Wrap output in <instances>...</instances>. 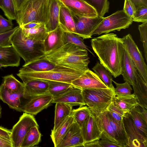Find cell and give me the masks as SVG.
Masks as SVG:
<instances>
[{
    "mask_svg": "<svg viewBox=\"0 0 147 147\" xmlns=\"http://www.w3.org/2000/svg\"><path fill=\"white\" fill-rule=\"evenodd\" d=\"M72 14L75 24L76 34L83 39L92 38V33L104 18L98 16L94 18H89L80 16L73 13Z\"/></svg>",
    "mask_w": 147,
    "mask_h": 147,
    "instance_id": "8fae6325",
    "label": "cell"
},
{
    "mask_svg": "<svg viewBox=\"0 0 147 147\" xmlns=\"http://www.w3.org/2000/svg\"><path fill=\"white\" fill-rule=\"evenodd\" d=\"M74 121L73 117L71 115L64 120L55 131H51L50 137L55 147H57Z\"/></svg>",
    "mask_w": 147,
    "mask_h": 147,
    "instance_id": "f546056e",
    "label": "cell"
},
{
    "mask_svg": "<svg viewBox=\"0 0 147 147\" xmlns=\"http://www.w3.org/2000/svg\"><path fill=\"white\" fill-rule=\"evenodd\" d=\"M24 85L23 98L26 99L49 94V83L47 80L30 79L22 80Z\"/></svg>",
    "mask_w": 147,
    "mask_h": 147,
    "instance_id": "2e32d148",
    "label": "cell"
},
{
    "mask_svg": "<svg viewBox=\"0 0 147 147\" xmlns=\"http://www.w3.org/2000/svg\"><path fill=\"white\" fill-rule=\"evenodd\" d=\"M133 22V19L127 15L123 10H119L104 18L93 31L91 35L107 34L115 30L120 31L128 28Z\"/></svg>",
    "mask_w": 147,
    "mask_h": 147,
    "instance_id": "8992f818",
    "label": "cell"
},
{
    "mask_svg": "<svg viewBox=\"0 0 147 147\" xmlns=\"http://www.w3.org/2000/svg\"><path fill=\"white\" fill-rule=\"evenodd\" d=\"M11 130L0 126V138L11 142Z\"/></svg>",
    "mask_w": 147,
    "mask_h": 147,
    "instance_id": "f907efd6",
    "label": "cell"
},
{
    "mask_svg": "<svg viewBox=\"0 0 147 147\" xmlns=\"http://www.w3.org/2000/svg\"><path fill=\"white\" fill-rule=\"evenodd\" d=\"M0 147H13L11 142L0 138Z\"/></svg>",
    "mask_w": 147,
    "mask_h": 147,
    "instance_id": "f5cc1de1",
    "label": "cell"
},
{
    "mask_svg": "<svg viewBox=\"0 0 147 147\" xmlns=\"http://www.w3.org/2000/svg\"><path fill=\"white\" fill-rule=\"evenodd\" d=\"M71 84L73 86L81 90L108 88L98 76L89 69L74 80Z\"/></svg>",
    "mask_w": 147,
    "mask_h": 147,
    "instance_id": "7c38bea8",
    "label": "cell"
},
{
    "mask_svg": "<svg viewBox=\"0 0 147 147\" xmlns=\"http://www.w3.org/2000/svg\"><path fill=\"white\" fill-rule=\"evenodd\" d=\"M53 98L49 93L33 97L23 105L22 112L36 115L50 106Z\"/></svg>",
    "mask_w": 147,
    "mask_h": 147,
    "instance_id": "4fadbf2b",
    "label": "cell"
},
{
    "mask_svg": "<svg viewBox=\"0 0 147 147\" xmlns=\"http://www.w3.org/2000/svg\"><path fill=\"white\" fill-rule=\"evenodd\" d=\"M63 102L73 107L85 105L82 94V90L72 86L62 94L53 97L51 103Z\"/></svg>",
    "mask_w": 147,
    "mask_h": 147,
    "instance_id": "d6986e66",
    "label": "cell"
},
{
    "mask_svg": "<svg viewBox=\"0 0 147 147\" xmlns=\"http://www.w3.org/2000/svg\"><path fill=\"white\" fill-rule=\"evenodd\" d=\"M96 140L85 143L84 145V147H99L98 141Z\"/></svg>",
    "mask_w": 147,
    "mask_h": 147,
    "instance_id": "11a10c76",
    "label": "cell"
},
{
    "mask_svg": "<svg viewBox=\"0 0 147 147\" xmlns=\"http://www.w3.org/2000/svg\"><path fill=\"white\" fill-rule=\"evenodd\" d=\"M81 90L85 105L96 117L106 110L115 95L114 90L109 88Z\"/></svg>",
    "mask_w": 147,
    "mask_h": 147,
    "instance_id": "5b68a950",
    "label": "cell"
},
{
    "mask_svg": "<svg viewBox=\"0 0 147 147\" xmlns=\"http://www.w3.org/2000/svg\"><path fill=\"white\" fill-rule=\"evenodd\" d=\"M134 4L136 8L140 5L147 6V0H131Z\"/></svg>",
    "mask_w": 147,
    "mask_h": 147,
    "instance_id": "db71d44e",
    "label": "cell"
},
{
    "mask_svg": "<svg viewBox=\"0 0 147 147\" xmlns=\"http://www.w3.org/2000/svg\"><path fill=\"white\" fill-rule=\"evenodd\" d=\"M20 57L12 45L0 47V63L7 67H18Z\"/></svg>",
    "mask_w": 147,
    "mask_h": 147,
    "instance_id": "603a6c76",
    "label": "cell"
},
{
    "mask_svg": "<svg viewBox=\"0 0 147 147\" xmlns=\"http://www.w3.org/2000/svg\"><path fill=\"white\" fill-rule=\"evenodd\" d=\"M65 33L59 24L54 30L48 32L43 42L45 53L55 50L65 44Z\"/></svg>",
    "mask_w": 147,
    "mask_h": 147,
    "instance_id": "ffe728a7",
    "label": "cell"
},
{
    "mask_svg": "<svg viewBox=\"0 0 147 147\" xmlns=\"http://www.w3.org/2000/svg\"><path fill=\"white\" fill-rule=\"evenodd\" d=\"M84 144L81 127L74 121L57 147H83Z\"/></svg>",
    "mask_w": 147,
    "mask_h": 147,
    "instance_id": "ac0fdd59",
    "label": "cell"
},
{
    "mask_svg": "<svg viewBox=\"0 0 147 147\" xmlns=\"http://www.w3.org/2000/svg\"><path fill=\"white\" fill-rule=\"evenodd\" d=\"M3 82L2 83L10 92L23 93L24 85L17 80L12 74L3 77Z\"/></svg>",
    "mask_w": 147,
    "mask_h": 147,
    "instance_id": "d590c367",
    "label": "cell"
},
{
    "mask_svg": "<svg viewBox=\"0 0 147 147\" xmlns=\"http://www.w3.org/2000/svg\"><path fill=\"white\" fill-rule=\"evenodd\" d=\"M13 26L12 20L6 19L0 15V34L11 30Z\"/></svg>",
    "mask_w": 147,
    "mask_h": 147,
    "instance_id": "7dc6e473",
    "label": "cell"
},
{
    "mask_svg": "<svg viewBox=\"0 0 147 147\" xmlns=\"http://www.w3.org/2000/svg\"><path fill=\"white\" fill-rule=\"evenodd\" d=\"M11 45L26 64L42 56L45 53L43 43L26 38L19 27L11 40Z\"/></svg>",
    "mask_w": 147,
    "mask_h": 147,
    "instance_id": "277c9868",
    "label": "cell"
},
{
    "mask_svg": "<svg viewBox=\"0 0 147 147\" xmlns=\"http://www.w3.org/2000/svg\"><path fill=\"white\" fill-rule=\"evenodd\" d=\"M59 23L64 32L76 34L75 24L72 13L61 2L60 7Z\"/></svg>",
    "mask_w": 147,
    "mask_h": 147,
    "instance_id": "484cf974",
    "label": "cell"
},
{
    "mask_svg": "<svg viewBox=\"0 0 147 147\" xmlns=\"http://www.w3.org/2000/svg\"><path fill=\"white\" fill-rule=\"evenodd\" d=\"M53 71L62 72H83L52 63L43 55L24 64L19 72H41Z\"/></svg>",
    "mask_w": 147,
    "mask_h": 147,
    "instance_id": "9c48e42d",
    "label": "cell"
},
{
    "mask_svg": "<svg viewBox=\"0 0 147 147\" xmlns=\"http://www.w3.org/2000/svg\"><path fill=\"white\" fill-rule=\"evenodd\" d=\"M23 94L10 92L1 84L0 86V100L6 104L10 108L18 111L22 112L23 105L21 98Z\"/></svg>",
    "mask_w": 147,
    "mask_h": 147,
    "instance_id": "7402d4cb",
    "label": "cell"
},
{
    "mask_svg": "<svg viewBox=\"0 0 147 147\" xmlns=\"http://www.w3.org/2000/svg\"><path fill=\"white\" fill-rule=\"evenodd\" d=\"M98 142L99 147H121L118 144L106 139H100Z\"/></svg>",
    "mask_w": 147,
    "mask_h": 147,
    "instance_id": "681fc988",
    "label": "cell"
},
{
    "mask_svg": "<svg viewBox=\"0 0 147 147\" xmlns=\"http://www.w3.org/2000/svg\"><path fill=\"white\" fill-rule=\"evenodd\" d=\"M44 57L52 63L85 71L90 62L88 51L73 44L67 43L60 48L45 53Z\"/></svg>",
    "mask_w": 147,
    "mask_h": 147,
    "instance_id": "7a4b0ae2",
    "label": "cell"
},
{
    "mask_svg": "<svg viewBox=\"0 0 147 147\" xmlns=\"http://www.w3.org/2000/svg\"><path fill=\"white\" fill-rule=\"evenodd\" d=\"M43 24H44L40 22H32L25 24L21 28L25 29L38 28L41 26Z\"/></svg>",
    "mask_w": 147,
    "mask_h": 147,
    "instance_id": "816d5d0a",
    "label": "cell"
},
{
    "mask_svg": "<svg viewBox=\"0 0 147 147\" xmlns=\"http://www.w3.org/2000/svg\"><path fill=\"white\" fill-rule=\"evenodd\" d=\"M122 39L125 50L133 62L139 74L147 83V66L141 52L130 34L124 36Z\"/></svg>",
    "mask_w": 147,
    "mask_h": 147,
    "instance_id": "ba28073f",
    "label": "cell"
},
{
    "mask_svg": "<svg viewBox=\"0 0 147 147\" xmlns=\"http://www.w3.org/2000/svg\"><path fill=\"white\" fill-rule=\"evenodd\" d=\"M112 82L116 86L115 88L114 92L115 95H130L132 88L130 85L127 82H125L123 83H118L113 80Z\"/></svg>",
    "mask_w": 147,
    "mask_h": 147,
    "instance_id": "7bdbcfd3",
    "label": "cell"
},
{
    "mask_svg": "<svg viewBox=\"0 0 147 147\" xmlns=\"http://www.w3.org/2000/svg\"><path fill=\"white\" fill-rule=\"evenodd\" d=\"M26 0H13L17 11Z\"/></svg>",
    "mask_w": 147,
    "mask_h": 147,
    "instance_id": "9f6ffc18",
    "label": "cell"
},
{
    "mask_svg": "<svg viewBox=\"0 0 147 147\" xmlns=\"http://www.w3.org/2000/svg\"><path fill=\"white\" fill-rule=\"evenodd\" d=\"M92 7L96 11L98 16L104 17L108 12L109 2L108 0H83Z\"/></svg>",
    "mask_w": 147,
    "mask_h": 147,
    "instance_id": "74e56055",
    "label": "cell"
},
{
    "mask_svg": "<svg viewBox=\"0 0 147 147\" xmlns=\"http://www.w3.org/2000/svg\"><path fill=\"white\" fill-rule=\"evenodd\" d=\"M136 9L135 6L131 0H125L123 10L127 15L132 19Z\"/></svg>",
    "mask_w": 147,
    "mask_h": 147,
    "instance_id": "c3c4849f",
    "label": "cell"
},
{
    "mask_svg": "<svg viewBox=\"0 0 147 147\" xmlns=\"http://www.w3.org/2000/svg\"><path fill=\"white\" fill-rule=\"evenodd\" d=\"M91 113L87 106H80L78 109H72L71 115L73 116L74 121L81 127L84 121Z\"/></svg>",
    "mask_w": 147,
    "mask_h": 147,
    "instance_id": "f35d334b",
    "label": "cell"
},
{
    "mask_svg": "<svg viewBox=\"0 0 147 147\" xmlns=\"http://www.w3.org/2000/svg\"><path fill=\"white\" fill-rule=\"evenodd\" d=\"M41 136L38 126L32 127L25 135L21 147H30L37 145L41 140Z\"/></svg>",
    "mask_w": 147,
    "mask_h": 147,
    "instance_id": "836d02e7",
    "label": "cell"
},
{
    "mask_svg": "<svg viewBox=\"0 0 147 147\" xmlns=\"http://www.w3.org/2000/svg\"><path fill=\"white\" fill-rule=\"evenodd\" d=\"M102 134L100 139H106L118 144L105 111L96 117Z\"/></svg>",
    "mask_w": 147,
    "mask_h": 147,
    "instance_id": "4316f807",
    "label": "cell"
},
{
    "mask_svg": "<svg viewBox=\"0 0 147 147\" xmlns=\"http://www.w3.org/2000/svg\"><path fill=\"white\" fill-rule=\"evenodd\" d=\"M132 86L134 94L137 98L139 105L142 108L147 109V83L138 74L136 82Z\"/></svg>",
    "mask_w": 147,
    "mask_h": 147,
    "instance_id": "f1b7e54d",
    "label": "cell"
},
{
    "mask_svg": "<svg viewBox=\"0 0 147 147\" xmlns=\"http://www.w3.org/2000/svg\"><path fill=\"white\" fill-rule=\"evenodd\" d=\"M49 85V92L53 97L64 93L73 86L66 82L53 81L47 80Z\"/></svg>",
    "mask_w": 147,
    "mask_h": 147,
    "instance_id": "8d00e7d4",
    "label": "cell"
},
{
    "mask_svg": "<svg viewBox=\"0 0 147 147\" xmlns=\"http://www.w3.org/2000/svg\"><path fill=\"white\" fill-rule=\"evenodd\" d=\"M2 0H0V8L1 9Z\"/></svg>",
    "mask_w": 147,
    "mask_h": 147,
    "instance_id": "91938a15",
    "label": "cell"
},
{
    "mask_svg": "<svg viewBox=\"0 0 147 147\" xmlns=\"http://www.w3.org/2000/svg\"><path fill=\"white\" fill-rule=\"evenodd\" d=\"M38 125L33 115L24 112L11 130L13 147H21L26 134L32 127Z\"/></svg>",
    "mask_w": 147,
    "mask_h": 147,
    "instance_id": "30bf717a",
    "label": "cell"
},
{
    "mask_svg": "<svg viewBox=\"0 0 147 147\" xmlns=\"http://www.w3.org/2000/svg\"><path fill=\"white\" fill-rule=\"evenodd\" d=\"M140 107L138 105L134 107L129 114L137 129L143 136L147 139V121L142 117Z\"/></svg>",
    "mask_w": 147,
    "mask_h": 147,
    "instance_id": "1f68e13d",
    "label": "cell"
},
{
    "mask_svg": "<svg viewBox=\"0 0 147 147\" xmlns=\"http://www.w3.org/2000/svg\"><path fill=\"white\" fill-rule=\"evenodd\" d=\"M93 50L100 62L116 78L121 75L124 49L122 38L109 33L91 40Z\"/></svg>",
    "mask_w": 147,
    "mask_h": 147,
    "instance_id": "6da1fadb",
    "label": "cell"
},
{
    "mask_svg": "<svg viewBox=\"0 0 147 147\" xmlns=\"http://www.w3.org/2000/svg\"><path fill=\"white\" fill-rule=\"evenodd\" d=\"M81 129L84 144L101 139L102 132L98 125L96 116L92 113L84 121Z\"/></svg>",
    "mask_w": 147,
    "mask_h": 147,
    "instance_id": "9a60e30c",
    "label": "cell"
},
{
    "mask_svg": "<svg viewBox=\"0 0 147 147\" xmlns=\"http://www.w3.org/2000/svg\"><path fill=\"white\" fill-rule=\"evenodd\" d=\"M7 67L6 66L0 63V68H1L2 67Z\"/></svg>",
    "mask_w": 147,
    "mask_h": 147,
    "instance_id": "680465c9",
    "label": "cell"
},
{
    "mask_svg": "<svg viewBox=\"0 0 147 147\" xmlns=\"http://www.w3.org/2000/svg\"><path fill=\"white\" fill-rule=\"evenodd\" d=\"M92 69L107 87L114 90L115 88L112 83V75L100 62L97 61Z\"/></svg>",
    "mask_w": 147,
    "mask_h": 147,
    "instance_id": "e575fe53",
    "label": "cell"
},
{
    "mask_svg": "<svg viewBox=\"0 0 147 147\" xmlns=\"http://www.w3.org/2000/svg\"><path fill=\"white\" fill-rule=\"evenodd\" d=\"M123 123L128 139V147H147V139L137 129L129 114L123 118Z\"/></svg>",
    "mask_w": 147,
    "mask_h": 147,
    "instance_id": "5bb4252c",
    "label": "cell"
},
{
    "mask_svg": "<svg viewBox=\"0 0 147 147\" xmlns=\"http://www.w3.org/2000/svg\"><path fill=\"white\" fill-rule=\"evenodd\" d=\"M72 107L69 105L64 103H56L54 126L51 131H55L64 120L71 115Z\"/></svg>",
    "mask_w": 147,
    "mask_h": 147,
    "instance_id": "4dcf8cb0",
    "label": "cell"
},
{
    "mask_svg": "<svg viewBox=\"0 0 147 147\" xmlns=\"http://www.w3.org/2000/svg\"><path fill=\"white\" fill-rule=\"evenodd\" d=\"M84 72H62L49 71L19 72L17 75L22 80L38 79L61 82L71 84Z\"/></svg>",
    "mask_w": 147,
    "mask_h": 147,
    "instance_id": "52a82bcc",
    "label": "cell"
},
{
    "mask_svg": "<svg viewBox=\"0 0 147 147\" xmlns=\"http://www.w3.org/2000/svg\"><path fill=\"white\" fill-rule=\"evenodd\" d=\"M107 111V110H106ZM107 116L115 139L121 147H128V139L123 120L119 122L114 119L107 111Z\"/></svg>",
    "mask_w": 147,
    "mask_h": 147,
    "instance_id": "cb8c5ba5",
    "label": "cell"
},
{
    "mask_svg": "<svg viewBox=\"0 0 147 147\" xmlns=\"http://www.w3.org/2000/svg\"><path fill=\"white\" fill-rule=\"evenodd\" d=\"M19 27L18 26L8 31L0 34V47L11 45V38Z\"/></svg>",
    "mask_w": 147,
    "mask_h": 147,
    "instance_id": "bcb514c9",
    "label": "cell"
},
{
    "mask_svg": "<svg viewBox=\"0 0 147 147\" xmlns=\"http://www.w3.org/2000/svg\"><path fill=\"white\" fill-rule=\"evenodd\" d=\"M49 0H26L18 11L16 21L20 27L32 22L45 24L48 21Z\"/></svg>",
    "mask_w": 147,
    "mask_h": 147,
    "instance_id": "3957f363",
    "label": "cell"
},
{
    "mask_svg": "<svg viewBox=\"0 0 147 147\" xmlns=\"http://www.w3.org/2000/svg\"><path fill=\"white\" fill-rule=\"evenodd\" d=\"M140 34V40L143 44L145 57L147 61V22L142 23L138 26Z\"/></svg>",
    "mask_w": 147,
    "mask_h": 147,
    "instance_id": "f6af8a7d",
    "label": "cell"
},
{
    "mask_svg": "<svg viewBox=\"0 0 147 147\" xmlns=\"http://www.w3.org/2000/svg\"><path fill=\"white\" fill-rule=\"evenodd\" d=\"M133 20L137 22H147V6L140 5L136 7Z\"/></svg>",
    "mask_w": 147,
    "mask_h": 147,
    "instance_id": "ee69618b",
    "label": "cell"
},
{
    "mask_svg": "<svg viewBox=\"0 0 147 147\" xmlns=\"http://www.w3.org/2000/svg\"><path fill=\"white\" fill-rule=\"evenodd\" d=\"M106 110L116 120L121 122L123 118L127 116L129 113H127L116 106L112 102Z\"/></svg>",
    "mask_w": 147,
    "mask_h": 147,
    "instance_id": "b9f144b4",
    "label": "cell"
},
{
    "mask_svg": "<svg viewBox=\"0 0 147 147\" xmlns=\"http://www.w3.org/2000/svg\"><path fill=\"white\" fill-rule=\"evenodd\" d=\"M72 13L81 17L94 18L98 16L95 10L83 0H59Z\"/></svg>",
    "mask_w": 147,
    "mask_h": 147,
    "instance_id": "e0dca14e",
    "label": "cell"
},
{
    "mask_svg": "<svg viewBox=\"0 0 147 147\" xmlns=\"http://www.w3.org/2000/svg\"><path fill=\"white\" fill-rule=\"evenodd\" d=\"M60 3L59 0H49V20L45 24L48 32L54 30L59 25Z\"/></svg>",
    "mask_w": 147,
    "mask_h": 147,
    "instance_id": "83f0119b",
    "label": "cell"
},
{
    "mask_svg": "<svg viewBox=\"0 0 147 147\" xmlns=\"http://www.w3.org/2000/svg\"><path fill=\"white\" fill-rule=\"evenodd\" d=\"M65 44L69 43L75 45L85 49L93 55V53L84 44L83 39L76 34L68 32L65 33Z\"/></svg>",
    "mask_w": 147,
    "mask_h": 147,
    "instance_id": "60d3db41",
    "label": "cell"
},
{
    "mask_svg": "<svg viewBox=\"0 0 147 147\" xmlns=\"http://www.w3.org/2000/svg\"><path fill=\"white\" fill-rule=\"evenodd\" d=\"M138 74L133 62L124 49L121 72L124 80L133 86L136 82Z\"/></svg>",
    "mask_w": 147,
    "mask_h": 147,
    "instance_id": "44dd1931",
    "label": "cell"
},
{
    "mask_svg": "<svg viewBox=\"0 0 147 147\" xmlns=\"http://www.w3.org/2000/svg\"><path fill=\"white\" fill-rule=\"evenodd\" d=\"M2 107L0 104V118L1 117Z\"/></svg>",
    "mask_w": 147,
    "mask_h": 147,
    "instance_id": "6f0895ef",
    "label": "cell"
},
{
    "mask_svg": "<svg viewBox=\"0 0 147 147\" xmlns=\"http://www.w3.org/2000/svg\"><path fill=\"white\" fill-rule=\"evenodd\" d=\"M1 9L8 19L16 20L17 11L13 0H2Z\"/></svg>",
    "mask_w": 147,
    "mask_h": 147,
    "instance_id": "ab89813d",
    "label": "cell"
},
{
    "mask_svg": "<svg viewBox=\"0 0 147 147\" xmlns=\"http://www.w3.org/2000/svg\"><path fill=\"white\" fill-rule=\"evenodd\" d=\"M112 102L118 107L127 113L139 105L137 98L133 93L130 95H114Z\"/></svg>",
    "mask_w": 147,
    "mask_h": 147,
    "instance_id": "d4e9b609",
    "label": "cell"
},
{
    "mask_svg": "<svg viewBox=\"0 0 147 147\" xmlns=\"http://www.w3.org/2000/svg\"><path fill=\"white\" fill-rule=\"evenodd\" d=\"M21 28L26 38L37 42L43 43L48 34L44 24L38 28L29 29Z\"/></svg>",
    "mask_w": 147,
    "mask_h": 147,
    "instance_id": "d6a6232c",
    "label": "cell"
}]
</instances>
